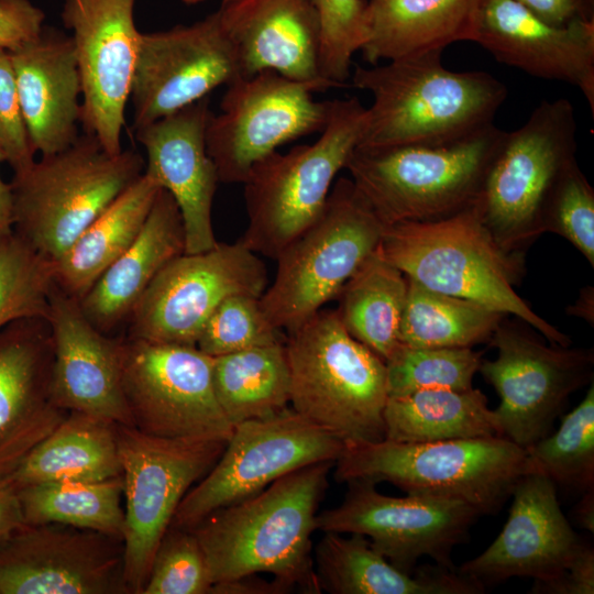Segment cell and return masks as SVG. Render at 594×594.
<instances>
[{
    "label": "cell",
    "instance_id": "cell-40",
    "mask_svg": "<svg viewBox=\"0 0 594 594\" xmlns=\"http://www.w3.org/2000/svg\"><path fill=\"white\" fill-rule=\"evenodd\" d=\"M482 355L473 348H415L400 343L385 361L388 397L431 388L470 389Z\"/></svg>",
    "mask_w": 594,
    "mask_h": 594
},
{
    "label": "cell",
    "instance_id": "cell-52",
    "mask_svg": "<svg viewBox=\"0 0 594 594\" xmlns=\"http://www.w3.org/2000/svg\"><path fill=\"white\" fill-rule=\"evenodd\" d=\"M182 1L187 3V4H196V3L202 2L205 0H182Z\"/></svg>",
    "mask_w": 594,
    "mask_h": 594
},
{
    "label": "cell",
    "instance_id": "cell-8",
    "mask_svg": "<svg viewBox=\"0 0 594 594\" xmlns=\"http://www.w3.org/2000/svg\"><path fill=\"white\" fill-rule=\"evenodd\" d=\"M365 121L366 108L358 98L333 100L316 142L273 152L254 164L243 182L248 227L239 241L275 260L308 229L359 145Z\"/></svg>",
    "mask_w": 594,
    "mask_h": 594
},
{
    "label": "cell",
    "instance_id": "cell-51",
    "mask_svg": "<svg viewBox=\"0 0 594 594\" xmlns=\"http://www.w3.org/2000/svg\"><path fill=\"white\" fill-rule=\"evenodd\" d=\"M575 519L579 525L590 532H594V488L583 492L575 506Z\"/></svg>",
    "mask_w": 594,
    "mask_h": 594
},
{
    "label": "cell",
    "instance_id": "cell-33",
    "mask_svg": "<svg viewBox=\"0 0 594 594\" xmlns=\"http://www.w3.org/2000/svg\"><path fill=\"white\" fill-rule=\"evenodd\" d=\"M385 438L396 442H435L499 436L493 409L477 388L421 389L388 397Z\"/></svg>",
    "mask_w": 594,
    "mask_h": 594
},
{
    "label": "cell",
    "instance_id": "cell-28",
    "mask_svg": "<svg viewBox=\"0 0 594 594\" xmlns=\"http://www.w3.org/2000/svg\"><path fill=\"white\" fill-rule=\"evenodd\" d=\"M185 244L178 206L161 188L135 241L78 300L85 317L98 330L110 334L129 320L160 271L185 253Z\"/></svg>",
    "mask_w": 594,
    "mask_h": 594
},
{
    "label": "cell",
    "instance_id": "cell-15",
    "mask_svg": "<svg viewBox=\"0 0 594 594\" xmlns=\"http://www.w3.org/2000/svg\"><path fill=\"white\" fill-rule=\"evenodd\" d=\"M213 358L196 345L123 338L122 383L133 427L163 438L228 441L233 426L213 388Z\"/></svg>",
    "mask_w": 594,
    "mask_h": 594
},
{
    "label": "cell",
    "instance_id": "cell-24",
    "mask_svg": "<svg viewBox=\"0 0 594 594\" xmlns=\"http://www.w3.org/2000/svg\"><path fill=\"white\" fill-rule=\"evenodd\" d=\"M52 366L47 320H20L0 331V477L68 415L52 399Z\"/></svg>",
    "mask_w": 594,
    "mask_h": 594
},
{
    "label": "cell",
    "instance_id": "cell-4",
    "mask_svg": "<svg viewBox=\"0 0 594 594\" xmlns=\"http://www.w3.org/2000/svg\"><path fill=\"white\" fill-rule=\"evenodd\" d=\"M338 482H388L409 495L464 502L497 513L529 474L526 450L507 438L435 442H345L334 463Z\"/></svg>",
    "mask_w": 594,
    "mask_h": 594
},
{
    "label": "cell",
    "instance_id": "cell-23",
    "mask_svg": "<svg viewBox=\"0 0 594 594\" xmlns=\"http://www.w3.org/2000/svg\"><path fill=\"white\" fill-rule=\"evenodd\" d=\"M205 97L134 131L146 152L144 174L176 201L185 228V253L212 249V202L220 183L206 147L211 114Z\"/></svg>",
    "mask_w": 594,
    "mask_h": 594
},
{
    "label": "cell",
    "instance_id": "cell-3",
    "mask_svg": "<svg viewBox=\"0 0 594 594\" xmlns=\"http://www.w3.org/2000/svg\"><path fill=\"white\" fill-rule=\"evenodd\" d=\"M377 252L426 288L513 315L548 342L571 345L565 333L516 293L525 274V254L499 246L475 205L441 220L385 226Z\"/></svg>",
    "mask_w": 594,
    "mask_h": 594
},
{
    "label": "cell",
    "instance_id": "cell-1",
    "mask_svg": "<svg viewBox=\"0 0 594 594\" xmlns=\"http://www.w3.org/2000/svg\"><path fill=\"white\" fill-rule=\"evenodd\" d=\"M332 466L320 462L290 472L189 529L205 554L212 587L270 573L288 591L321 592L311 535Z\"/></svg>",
    "mask_w": 594,
    "mask_h": 594
},
{
    "label": "cell",
    "instance_id": "cell-31",
    "mask_svg": "<svg viewBox=\"0 0 594 594\" xmlns=\"http://www.w3.org/2000/svg\"><path fill=\"white\" fill-rule=\"evenodd\" d=\"M118 424L69 411L6 476L20 488L56 482H98L122 476L117 439Z\"/></svg>",
    "mask_w": 594,
    "mask_h": 594
},
{
    "label": "cell",
    "instance_id": "cell-30",
    "mask_svg": "<svg viewBox=\"0 0 594 594\" xmlns=\"http://www.w3.org/2000/svg\"><path fill=\"white\" fill-rule=\"evenodd\" d=\"M484 0H369L361 51L371 65L475 42Z\"/></svg>",
    "mask_w": 594,
    "mask_h": 594
},
{
    "label": "cell",
    "instance_id": "cell-39",
    "mask_svg": "<svg viewBox=\"0 0 594 594\" xmlns=\"http://www.w3.org/2000/svg\"><path fill=\"white\" fill-rule=\"evenodd\" d=\"M54 264L16 233L0 241V331L26 319H45Z\"/></svg>",
    "mask_w": 594,
    "mask_h": 594
},
{
    "label": "cell",
    "instance_id": "cell-10",
    "mask_svg": "<svg viewBox=\"0 0 594 594\" xmlns=\"http://www.w3.org/2000/svg\"><path fill=\"white\" fill-rule=\"evenodd\" d=\"M384 223L355 187L341 177L318 219L287 245L260 297L268 321L290 330L331 299L381 242Z\"/></svg>",
    "mask_w": 594,
    "mask_h": 594
},
{
    "label": "cell",
    "instance_id": "cell-2",
    "mask_svg": "<svg viewBox=\"0 0 594 594\" xmlns=\"http://www.w3.org/2000/svg\"><path fill=\"white\" fill-rule=\"evenodd\" d=\"M441 56L355 67L352 86L373 97L356 147L442 144L494 123L505 85L486 72L449 70Z\"/></svg>",
    "mask_w": 594,
    "mask_h": 594
},
{
    "label": "cell",
    "instance_id": "cell-16",
    "mask_svg": "<svg viewBox=\"0 0 594 594\" xmlns=\"http://www.w3.org/2000/svg\"><path fill=\"white\" fill-rule=\"evenodd\" d=\"M268 284L260 256L240 241L183 253L152 280L128 322V338L196 345L215 309L233 295L261 297Z\"/></svg>",
    "mask_w": 594,
    "mask_h": 594
},
{
    "label": "cell",
    "instance_id": "cell-25",
    "mask_svg": "<svg viewBox=\"0 0 594 594\" xmlns=\"http://www.w3.org/2000/svg\"><path fill=\"white\" fill-rule=\"evenodd\" d=\"M475 43L499 63L575 86L594 112V21L554 26L515 0H484Z\"/></svg>",
    "mask_w": 594,
    "mask_h": 594
},
{
    "label": "cell",
    "instance_id": "cell-45",
    "mask_svg": "<svg viewBox=\"0 0 594 594\" xmlns=\"http://www.w3.org/2000/svg\"><path fill=\"white\" fill-rule=\"evenodd\" d=\"M0 147L13 174L21 173L35 162L21 110L15 74L10 52L0 47Z\"/></svg>",
    "mask_w": 594,
    "mask_h": 594
},
{
    "label": "cell",
    "instance_id": "cell-49",
    "mask_svg": "<svg viewBox=\"0 0 594 594\" xmlns=\"http://www.w3.org/2000/svg\"><path fill=\"white\" fill-rule=\"evenodd\" d=\"M24 525L18 492L0 477V541Z\"/></svg>",
    "mask_w": 594,
    "mask_h": 594
},
{
    "label": "cell",
    "instance_id": "cell-17",
    "mask_svg": "<svg viewBox=\"0 0 594 594\" xmlns=\"http://www.w3.org/2000/svg\"><path fill=\"white\" fill-rule=\"evenodd\" d=\"M342 503L317 514V530L359 534L399 570L413 573L418 561L455 570L453 549L466 541L481 513L455 499L407 494L393 497L380 493L366 480L346 482Z\"/></svg>",
    "mask_w": 594,
    "mask_h": 594
},
{
    "label": "cell",
    "instance_id": "cell-38",
    "mask_svg": "<svg viewBox=\"0 0 594 594\" xmlns=\"http://www.w3.org/2000/svg\"><path fill=\"white\" fill-rule=\"evenodd\" d=\"M526 450L529 473L556 485L581 491L594 488V385L584 398L548 433Z\"/></svg>",
    "mask_w": 594,
    "mask_h": 594
},
{
    "label": "cell",
    "instance_id": "cell-26",
    "mask_svg": "<svg viewBox=\"0 0 594 594\" xmlns=\"http://www.w3.org/2000/svg\"><path fill=\"white\" fill-rule=\"evenodd\" d=\"M218 12L241 77L273 70L324 89L334 87L321 76V26L310 0H222Z\"/></svg>",
    "mask_w": 594,
    "mask_h": 594
},
{
    "label": "cell",
    "instance_id": "cell-41",
    "mask_svg": "<svg viewBox=\"0 0 594 594\" xmlns=\"http://www.w3.org/2000/svg\"><path fill=\"white\" fill-rule=\"evenodd\" d=\"M284 340L280 330L268 321L260 297L233 295L211 314L196 346L207 355L217 358Z\"/></svg>",
    "mask_w": 594,
    "mask_h": 594
},
{
    "label": "cell",
    "instance_id": "cell-35",
    "mask_svg": "<svg viewBox=\"0 0 594 594\" xmlns=\"http://www.w3.org/2000/svg\"><path fill=\"white\" fill-rule=\"evenodd\" d=\"M212 380L217 400L233 427L286 409L290 374L285 340L213 358Z\"/></svg>",
    "mask_w": 594,
    "mask_h": 594
},
{
    "label": "cell",
    "instance_id": "cell-42",
    "mask_svg": "<svg viewBox=\"0 0 594 594\" xmlns=\"http://www.w3.org/2000/svg\"><path fill=\"white\" fill-rule=\"evenodd\" d=\"M212 581L201 547L189 529L169 526L163 536L142 594H209Z\"/></svg>",
    "mask_w": 594,
    "mask_h": 594
},
{
    "label": "cell",
    "instance_id": "cell-32",
    "mask_svg": "<svg viewBox=\"0 0 594 594\" xmlns=\"http://www.w3.org/2000/svg\"><path fill=\"white\" fill-rule=\"evenodd\" d=\"M160 189L143 173L53 262L55 285L79 300L135 241Z\"/></svg>",
    "mask_w": 594,
    "mask_h": 594
},
{
    "label": "cell",
    "instance_id": "cell-12",
    "mask_svg": "<svg viewBox=\"0 0 594 594\" xmlns=\"http://www.w3.org/2000/svg\"><path fill=\"white\" fill-rule=\"evenodd\" d=\"M517 319L499 323L490 343L495 360L479 372L499 397L498 435L526 449L551 432L569 397L593 382V349L544 342Z\"/></svg>",
    "mask_w": 594,
    "mask_h": 594
},
{
    "label": "cell",
    "instance_id": "cell-44",
    "mask_svg": "<svg viewBox=\"0 0 594 594\" xmlns=\"http://www.w3.org/2000/svg\"><path fill=\"white\" fill-rule=\"evenodd\" d=\"M543 229L569 241L594 266V189L576 161L564 169L550 194Z\"/></svg>",
    "mask_w": 594,
    "mask_h": 594
},
{
    "label": "cell",
    "instance_id": "cell-27",
    "mask_svg": "<svg viewBox=\"0 0 594 594\" xmlns=\"http://www.w3.org/2000/svg\"><path fill=\"white\" fill-rule=\"evenodd\" d=\"M30 141L41 156L79 136L81 82L70 35L51 26L10 52Z\"/></svg>",
    "mask_w": 594,
    "mask_h": 594
},
{
    "label": "cell",
    "instance_id": "cell-7",
    "mask_svg": "<svg viewBox=\"0 0 594 594\" xmlns=\"http://www.w3.org/2000/svg\"><path fill=\"white\" fill-rule=\"evenodd\" d=\"M144 167L135 151L110 154L94 135L84 133L69 147L13 174V232L54 262Z\"/></svg>",
    "mask_w": 594,
    "mask_h": 594
},
{
    "label": "cell",
    "instance_id": "cell-14",
    "mask_svg": "<svg viewBox=\"0 0 594 594\" xmlns=\"http://www.w3.org/2000/svg\"><path fill=\"white\" fill-rule=\"evenodd\" d=\"M221 112H211L206 147L220 183L243 184L258 161L280 145L324 128L332 101H316L326 90L273 70L240 77L227 86Z\"/></svg>",
    "mask_w": 594,
    "mask_h": 594
},
{
    "label": "cell",
    "instance_id": "cell-6",
    "mask_svg": "<svg viewBox=\"0 0 594 594\" xmlns=\"http://www.w3.org/2000/svg\"><path fill=\"white\" fill-rule=\"evenodd\" d=\"M505 132L493 123L442 144L356 147L345 168L384 226L441 220L475 204Z\"/></svg>",
    "mask_w": 594,
    "mask_h": 594
},
{
    "label": "cell",
    "instance_id": "cell-47",
    "mask_svg": "<svg viewBox=\"0 0 594 594\" xmlns=\"http://www.w3.org/2000/svg\"><path fill=\"white\" fill-rule=\"evenodd\" d=\"M534 594H593L594 550L584 543L571 564L559 575L546 581H534Z\"/></svg>",
    "mask_w": 594,
    "mask_h": 594
},
{
    "label": "cell",
    "instance_id": "cell-19",
    "mask_svg": "<svg viewBox=\"0 0 594 594\" xmlns=\"http://www.w3.org/2000/svg\"><path fill=\"white\" fill-rule=\"evenodd\" d=\"M0 594H130L123 539L24 524L0 541Z\"/></svg>",
    "mask_w": 594,
    "mask_h": 594
},
{
    "label": "cell",
    "instance_id": "cell-48",
    "mask_svg": "<svg viewBox=\"0 0 594 594\" xmlns=\"http://www.w3.org/2000/svg\"><path fill=\"white\" fill-rule=\"evenodd\" d=\"M543 22L565 26L594 21V0H515Z\"/></svg>",
    "mask_w": 594,
    "mask_h": 594
},
{
    "label": "cell",
    "instance_id": "cell-29",
    "mask_svg": "<svg viewBox=\"0 0 594 594\" xmlns=\"http://www.w3.org/2000/svg\"><path fill=\"white\" fill-rule=\"evenodd\" d=\"M315 548L320 590L331 594H481L484 586L458 570L418 565L407 573L359 534L326 531Z\"/></svg>",
    "mask_w": 594,
    "mask_h": 594
},
{
    "label": "cell",
    "instance_id": "cell-20",
    "mask_svg": "<svg viewBox=\"0 0 594 594\" xmlns=\"http://www.w3.org/2000/svg\"><path fill=\"white\" fill-rule=\"evenodd\" d=\"M240 77L238 57L218 11L190 25L142 33L130 96L133 130Z\"/></svg>",
    "mask_w": 594,
    "mask_h": 594
},
{
    "label": "cell",
    "instance_id": "cell-9",
    "mask_svg": "<svg viewBox=\"0 0 594 594\" xmlns=\"http://www.w3.org/2000/svg\"><path fill=\"white\" fill-rule=\"evenodd\" d=\"M576 120L564 98L543 100L505 135L488 166L475 207L493 239L522 253L542 234L550 194L576 161Z\"/></svg>",
    "mask_w": 594,
    "mask_h": 594
},
{
    "label": "cell",
    "instance_id": "cell-50",
    "mask_svg": "<svg viewBox=\"0 0 594 594\" xmlns=\"http://www.w3.org/2000/svg\"><path fill=\"white\" fill-rule=\"evenodd\" d=\"M6 162L0 147V165ZM13 233V205L10 184H7L0 174V241Z\"/></svg>",
    "mask_w": 594,
    "mask_h": 594
},
{
    "label": "cell",
    "instance_id": "cell-11",
    "mask_svg": "<svg viewBox=\"0 0 594 594\" xmlns=\"http://www.w3.org/2000/svg\"><path fill=\"white\" fill-rule=\"evenodd\" d=\"M123 483L124 578L142 594L155 551L188 493L215 465L227 441L163 438L118 425Z\"/></svg>",
    "mask_w": 594,
    "mask_h": 594
},
{
    "label": "cell",
    "instance_id": "cell-21",
    "mask_svg": "<svg viewBox=\"0 0 594 594\" xmlns=\"http://www.w3.org/2000/svg\"><path fill=\"white\" fill-rule=\"evenodd\" d=\"M556 484L539 473L521 476L508 518L496 539L458 572L485 584L514 576L546 581L562 573L583 542L562 513Z\"/></svg>",
    "mask_w": 594,
    "mask_h": 594
},
{
    "label": "cell",
    "instance_id": "cell-43",
    "mask_svg": "<svg viewBox=\"0 0 594 594\" xmlns=\"http://www.w3.org/2000/svg\"><path fill=\"white\" fill-rule=\"evenodd\" d=\"M320 20L321 76L334 87L350 76L352 56L367 36L366 0H310Z\"/></svg>",
    "mask_w": 594,
    "mask_h": 594
},
{
    "label": "cell",
    "instance_id": "cell-5",
    "mask_svg": "<svg viewBox=\"0 0 594 594\" xmlns=\"http://www.w3.org/2000/svg\"><path fill=\"white\" fill-rule=\"evenodd\" d=\"M290 407L345 442L385 438V362L355 340L336 309L287 330Z\"/></svg>",
    "mask_w": 594,
    "mask_h": 594
},
{
    "label": "cell",
    "instance_id": "cell-46",
    "mask_svg": "<svg viewBox=\"0 0 594 594\" xmlns=\"http://www.w3.org/2000/svg\"><path fill=\"white\" fill-rule=\"evenodd\" d=\"M45 13L30 0H0V47L12 52L34 40Z\"/></svg>",
    "mask_w": 594,
    "mask_h": 594
},
{
    "label": "cell",
    "instance_id": "cell-18",
    "mask_svg": "<svg viewBox=\"0 0 594 594\" xmlns=\"http://www.w3.org/2000/svg\"><path fill=\"white\" fill-rule=\"evenodd\" d=\"M135 0H64L62 20L72 31L81 82L84 133L110 154L122 151L121 135L130 100L141 34Z\"/></svg>",
    "mask_w": 594,
    "mask_h": 594
},
{
    "label": "cell",
    "instance_id": "cell-34",
    "mask_svg": "<svg viewBox=\"0 0 594 594\" xmlns=\"http://www.w3.org/2000/svg\"><path fill=\"white\" fill-rule=\"evenodd\" d=\"M407 287V277L376 250L334 297L336 311L345 330L384 362L400 345Z\"/></svg>",
    "mask_w": 594,
    "mask_h": 594
},
{
    "label": "cell",
    "instance_id": "cell-13",
    "mask_svg": "<svg viewBox=\"0 0 594 594\" xmlns=\"http://www.w3.org/2000/svg\"><path fill=\"white\" fill-rule=\"evenodd\" d=\"M344 442L292 407L240 422L210 471L180 502L170 526L191 529L223 506L250 497L277 479L320 462H334Z\"/></svg>",
    "mask_w": 594,
    "mask_h": 594
},
{
    "label": "cell",
    "instance_id": "cell-22",
    "mask_svg": "<svg viewBox=\"0 0 594 594\" xmlns=\"http://www.w3.org/2000/svg\"><path fill=\"white\" fill-rule=\"evenodd\" d=\"M46 320L53 344L51 394L55 405L133 427L122 383L123 338L94 327L78 300L55 284Z\"/></svg>",
    "mask_w": 594,
    "mask_h": 594
},
{
    "label": "cell",
    "instance_id": "cell-36",
    "mask_svg": "<svg viewBox=\"0 0 594 594\" xmlns=\"http://www.w3.org/2000/svg\"><path fill=\"white\" fill-rule=\"evenodd\" d=\"M399 327L402 344L415 348H473L490 342L506 317L475 301L426 288L407 277Z\"/></svg>",
    "mask_w": 594,
    "mask_h": 594
},
{
    "label": "cell",
    "instance_id": "cell-37",
    "mask_svg": "<svg viewBox=\"0 0 594 594\" xmlns=\"http://www.w3.org/2000/svg\"><path fill=\"white\" fill-rule=\"evenodd\" d=\"M24 524H62L123 539L122 476L56 481L16 488Z\"/></svg>",
    "mask_w": 594,
    "mask_h": 594
}]
</instances>
